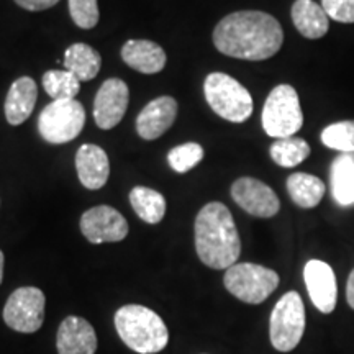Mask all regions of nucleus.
Segmentation results:
<instances>
[{"label": "nucleus", "mask_w": 354, "mask_h": 354, "mask_svg": "<svg viewBox=\"0 0 354 354\" xmlns=\"http://www.w3.org/2000/svg\"><path fill=\"white\" fill-rule=\"evenodd\" d=\"M102 57L94 48L86 43H76L64 53V68L73 73L79 81H92L99 74Z\"/></svg>", "instance_id": "nucleus-22"}, {"label": "nucleus", "mask_w": 354, "mask_h": 354, "mask_svg": "<svg viewBox=\"0 0 354 354\" xmlns=\"http://www.w3.org/2000/svg\"><path fill=\"white\" fill-rule=\"evenodd\" d=\"M322 7L331 20L354 24V0H322Z\"/></svg>", "instance_id": "nucleus-29"}, {"label": "nucleus", "mask_w": 354, "mask_h": 354, "mask_svg": "<svg viewBox=\"0 0 354 354\" xmlns=\"http://www.w3.org/2000/svg\"><path fill=\"white\" fill-rule=\"evenodd\" d=\"M290 15L295 28L304 38L320 39L330 28V17L313 0H295Z\"/></svg>", "instance_id": "nucleus-19"}, {"label": "nucleus", "mask_w": 354, "mask_h": 354, "mask_svg": "<svg viewBox=\"0 0 354 354\" xmlns=\"http://www.w3.org/2000/svg\"><path fill=\"white\" fill-rule=\"evenodd\" d=\"M59 0H15V3L28 12H41L55 7Z\"/></svg>", "instance_id": "nucleus-30"}, {"label": "nucleus", "mask_w": 354, "mask_h": 354, "mask_svg": "<svg viewBox=\"0 0 354 354\" xmlns=\"http://www.w3.org/2000/svg\"><path fill=\"white\" fill-rule=\"evenodd\" d=\"M232 197L236 205L258 218H272L281 210V201L276 192L254 177H240L234 180Z\"/></svg>", "instance_id": "nucleus-11"}, {"label": "nucleus", "mask_w": 354, "mask_h": 354, "mask_svg": "<svg viewBox=\"0 0 354 354\" xmlns=\"http://www.w3.org/2000/svg\"><path fill=\"white\" fill-rule=\"evenodd\" d=\"M86 125V110L77 100H53L38 118V131L46 143L63 145L77 138Z\"/></svg>", "instance_id": "nucleus-8"}, {"label": "nucleus", "mask_w": 354, "mask_h": 354, "mask_svg": "<svg viewBox=\"0 0 354 354\" xmlns=\"http://www.w3.org/2000/svg\"><path fill=\"white\" fill-rule=\"evenodd\" d=\"M130 203L135 214L149 225H156L166 215V198L158 190L136 185L130 192Z\"/></svg>", "instance_id": "nucleus-23"}, {"label": "nucleus", "mask_w": 354, "mask_h": 354, "mask_svg": "<svg viewBox=\"0 0 354 354\" xmlns=\"http://www.w3.org/2000/svg\"><path fill=\"white\" fill-rule=\"evenodd\" d=\"M69 13L74 24L82 30H91L99 24L97 0H69Z\"/></svg>", "instance_id": "nucleus-28"}, {"label": "nucleus", "mask_w": 354, "mask_h": 354, "mask_svg": "<svg viewBox=\"0 0 354 354\" xmlns=\"http://www.w3.org/2000/svg\"><path fill=\"white\" fill-rule=\"evenodd\" d=\"M310 145L304 138L289 136V138H279L269 148L271 159L281 167H295L310 156Z\"/></svg>", "instance_id": "nucleus-24"}, {"label": "nucleus", "mask_w": 354, "mask_h": 354, "mask_svg": "<svg viewBox=\"0 0 354 354\" xmlns=\"http://www.w3.org/2000/svg\"><path fill=\"white\" fill-rule=\"evenodd\" d=\"M331 194L342 207L354 205V153H343L331 165Z\"/></svg>", "instance_id": "nucleus-21"}, {"label": "nucleus", "mask_w": 354, "mask_h": 354, "mask_svg": "<svg viewBox=\"0 0 354 354\" xmlns=\"http://www.w3.org/2000/svg\"><path fill=\"white\" fill-rule=\"evenodd\" d=\"M284 43V30L269 13L233 12L214 30V44L221 55L245 61H264L277 55Z\"/></svg>", "instance_id": "nucleus-1"}, {"label": "nucleus", "mask_w": 354, "mask_h": 354, "mask_svg": "<svg viewBox=\"0 0 354 354\" xmlns=\"http://www.w3.org/2000/svg\"><path fill=\"white\" fill-rule=\"evenodd\" d=\"M263 128L271 138H289L300 131L304 113L299 94L289 84L274 87L263 109Z\"/></svg>", "instance_id": "nucleus-5"}, {"label": "nucleus", "mask_w": 354, "mask_h": 354, "mask_svg": "<svg viewBox=\"0 0 354 354\" xmlns=\"http://www.w3.org/2000/svg\"><path fill=\"white\" fill-rule=\"evenodd\" d=\"M223 284L230 294L245 304H263L279 286V274L253 263H236L227 269Z\"/></svg>", "instance_id": "nucleus-6"}, {"label": "nucleus", "mask_w": 354, "mask_h": 354, "mask_svg": "<svg viewBox=\"0 0 354 354\" xmlns=\"http://www.w3.org/2000/svg\"><path fill=\"white\" fill-rule=\"evenodd\" d=\"M115 328L128 348L140 354L162 351L169 343V331L162 318L143 305H125L115 313Z\"/></svg>", "instance_id": "nucleus-3"}, {"label": "nucleus", "mask_w": 354, "mask_h": 354, "mask_svg": "<svg viewBox=\"0 0 354 354\" xmlns=\"http://www.w3.org/2000/svg\"><path fill=\"white\" fill-rule=\"evenodd\" d=\"M56 346L57 354H94L97 351L94 326L81 317H68L57 330Z\"/></svg>", "instance_id": "nucleus-15"}, {"label": "nucleus", "mask_w": 354, "mask_h": 354, "mask_svg": "<svg viewBox=\"0 0 354 354\" xmlns=\"http://www.w3.org/2000/svg\"><path fill=\"white\" fill-rule=\"evenodd\" d=\"M203 94L210 109L232 123H243L253 113V97L250 91L225 73H212L203 82Z\"/></svg>", "instance_id": "nucleus-4"}, {"label": "nucleus", "mask_w": 354, "mask_h": 354, "mask_svg": "<svg viewBox=\"0 0 354 354\" xmlns=\"http://www.w3.org/2000/svg\"><path fill=\"white\" fill-rule=\"evenodd\" d=\"M128 91L127 82L122 79H107L97 91L94 100V120L102 130H112L122 122L123 115L128 109Z\"/></svg>", "instance_id": "nucleus-12"}, {"label": "nucleus", "mask_w": 354, "mask_h": 354, "mask_svg": "<svg viewBox=\"0 0 354 354\" xmlns=\"http://www.w3.org/2000/svg\"><path fill=\"white\" fill-rule=\"evenodd\" d=\"M322 143L339 153H354V120L331 123L322 131Z\"/></svg>", "instance_id": "nucleus-26"}, {"label": "nucleus", "mask_w": 354, "mask_h": 354, "mask_svg": "<svg viewBox=\"0 0 354 354\" xmlns=\"http://www.w3.org/2000/svg\"><path fill=\"white\" fill-rule=\"evenodd\" d=\"M304 281L312 304L322 313H331L336 307L338 287L336 276L330 264L320 259H310L304 268Z\"/></svg>", "instance_id": "nucleus-13"}, {"label": "nucleus", "mask_w": 354, "mask_h": 354, "mask_svg": "<svg viewBox=\"0 0 354 354\" xmlns=\"http://www.w3.org/2000/svg\"><path fill=\"white\" fill-rule=\"evenodd\" d=\"M346 300L348 305L354 310V269L349 274L348 277V284H346Z\"/></svg>", "instance_id": "nucleus-31"}, {"label": "nucleus", "mask_w": 354, "mask_h": 354, "mask_svg": "<svg viewBox=\"0 0 354 354\" xmlns=\"http://www.w3.org/2000/svg\"><path fill=\"white\" fill-rule=\"evenodd\" d=\"M305 331V307L295 290L287 292L277 300L269 322L272 346L281 353H289L302 339Z\"/></svg>", "instance_id": "nucleus-7"}, {"label": "nucleus", "mask_w": 354, "mask_h": 354, "mask_svg": "<svg viewBox=\"0 0 354 354\" xmlns=\"http://www.w3.org/2000/svg\"><path fill=\"white\" fill-rule=\"evenodd\" d=\"M177 117V102L169 95L149 102L136 117V131L146 141L158 140L172 127Z\"/></svg>", "instance_id": "nucleus-14"}, {"label": "nucleus", "mask_w": 354, "mask_h": 354, "mask_svg": "<svg viewBox=\"0 0 354 354\" xmlns=\"http://www.w3.org/2000/svg\"><path fill=\"white\" fill-rule=\"evenodd\" d=\"M287 192L292 202L300 209H315L325 196V184L320 177L307 172H294L287 177Z\"/></svg>", "instance_id": "nucleus-20"}, {"label": "nucleus", "mask_w": 354, "mask_h": 354, "mask_svg": "<svg viewBox=\"0 0 354 354\" xmlns=\"http://www.w3.org/2000/svg\"><path fill=\"white\" fill-rule=\"evenodd\" d=\"M122 59L141 74H158L166 66V53L149 39H130L123 44Z\"/></svg>", "instance_id": "nucleus-17"}, {"label": "nucleus", "mask_w": 354, "mask_h": 354, "mask_svg": "<svg viewBox=\"0 0 354 354\" xmlns=\"http://www.w3.org/2000/svg\"><path fill=\"white\" fill-rule=\"evenodd\" d=\"M2 279H3V253L0 251V284H2Z\"/></svg>", "instance_id": "nucleus-32"}, {"label": "nucleus", "mask_w": 354, "mask_h": 354, "mask_svg": "<svg viewBox=\"0 0 354 354\" xmlns=\"http://www.w3.org/2000/svg\"><path fill=\"white\" fill-rule=\"evenodd\" d=\"M196 250L212 269H228L241 254V240L232 212L221 202L203 205L196 218Z\"/></svg>", "instance_id": "nucleus-2"}, {"label": "nucleus", "mask_w": 354, "mask_h": 354, "mask_svg": "<svg viewBox=\"0 0 354 354\" xmlns=\"http://www.w3.org/2000/svg\"><path fill=\"white\" fill-rule=\"evenodd\" d=\"M43 87L46 94L55 100H74V97L81 91V81L69 73L64 71H48L43 76Z\"/></svg>", "instance_id": "nucleus-25"}, {"label": "nucleus", "mask_w": 354, "mask_h": 354, "mask_svg": "<svg viewBox=\"0 0 354 354\" xmlns=\"http://www.w3.org/2000/svg\"><path fill=\"white\" fill-rule=\"evenodd\" d=\"M38 88L32 77H19L8 88L6 99V118L10 125L17 127L26 122L33 113L37 104Z\"/></svg>", "instance_id": "nucleus-18"}, {"label": "nucleus", "mask_w": 354, "mask_h": 354, "mask_svg": "<svg viewBox=\"0 0 354 354\" xmlns=\"http://www.w3.org/2000/svg\"><path fill=\"white\" fill-rule=\"evenodd\" d=\"M46 299L38 287H20L3 307V322L19 333H35L44 322Z\"/></svg>", "instance_id": "nucleus-9"}, {"label": "nucleus", "mask_w": 354, "mask_h": 354, "mask_svg": "<svg viewBox=\"0 0 354 354\" xmlns=\"http://www.w3.org/2000/svg\"><path fill=\"white\" fill-rule=\"evenodd\" d=\"M203 154V148L198 143H184L167 153V162L176 172L185 174L202 161Z\"/></svg>", "instance_id": "nucleus-27"}, {"label": "nucleus", "mask_w": 354, "mask_h": 354, "mask_svg": "<svg viewBox=\"0 0 354 354\" xmlns=\"http://www.w3.org/2000/svg\"><path fill=\"white\" fill-rule=\"evenodd\" d=\"M79 180L88 190H99L107 184L110 161L107 153L97 145H82L76 154Z\"/></svg>", "instance_id": "nucleus-16"}, {"label": "nucleus", "mask_w": 354, "mask_h": 354, "mask_svg": "<svg viewBox=\"0 0 354 354\" xmlns=\"http://www.w3.org/2000/svg\"><path fill=\"white\" fill-rule=\"evenodd\" d=\"M81 232L92 245L117 243L127 238L128 223L118 210L109 205H97L84 212L81 216Z\"/></svg>", "instance_id": "nucleus-10"}]
</instances>
